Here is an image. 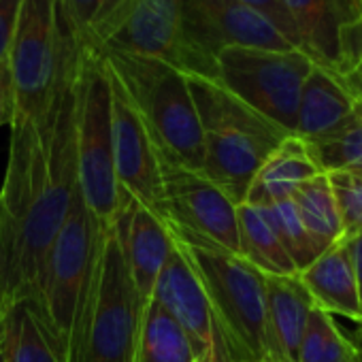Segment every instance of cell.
Wrapping results in <instances>:
<instances>
[{"instance_id":"6da1fadb","label":"cell","mask_w":362,"mask_h":362,"mask_svg":"<svg viewBox=\"0 0 362 362\" xmlns=\"http://www.w3.org/2000/svg\"><path fill=\"white\" fill-rule=\"evenodd\" d=\"M79 66V60H77ZM77 69L45 124L16 115L0 188V332L7 315L30 303L43 258L69 218L77 188Z\"/></svg>"},{"instance_id":"7a4b0ae2","label":"cell","mask_w":362,"mask_h":362,"mask_svg":"<svg viewBox=\"0 0 362 362\" xmlns=\"http://www.w3.org/2000/svg\"><path fill=\"white\" fill-rule=\"evenodd\" d=\"M109 226L92 220L75 188L71 211L49 245L37 290L26 303L37 315L60 362H77V351L96 288V264Z\"/></svg>"},{"instance_id":"3957f363","label":"cell","mask_w":362,"mask_h":362,"mask_svg":"<svg viewBox=\"0 0 362 362\" xmlns=\"http://www.w3.org/2000/svg\"><path fill=\"white\" fill-rule=\"evenodd\" d=\"M188 86L203 132V175L239 207L258 168L290 132L247 107L220 81L188 77Z\"/></svg>"},{"instance_id":"277c9868","label":"cell","mask_w":362,"mask_h":362,"mask_svg":"<svg viewBox=\"0 0 362 362\" xmlns=\"http://www.w3.org/2000/svg\"><path fill=\"white\" fill-rule=\"evenodd\" d=\"M175 247L192 267L230 345L233 362H275L264 273L216 243L166 226Z\"/></svg>"},{"instance_id":"5b68a950","label":"cell","mask_w":362,"mask_h":362,"mask_svg":"<svg viewBox=\"0 0 362 362\" xmlns=\"http://www.w3.org/2000/svg\"><path fill=\"white\" fill-rule=\"evenodd\" d=\"M98 54L141 115L160 158L203 173V132L188 77L156 58Z\"/></svg>"},{"instance_id":"8992f818","label":"cell","mask_w":362,"mask_h":362,"mask_svg":"<svg viewBox=\"0 0 362 362\" xmlns=\"http://www.w3.org/2000/svg\"><path fill=\"white\" fill-rule=\"evenodd\" d=\"M81 49L64 26L58 0H24L9 54L18 113L45 124L77 69Z\"/></svg>"},{"instance_id":"52a82bcc","label":"cell","mask_w":362,"mask_h":362,"mask_svg":"<svg viewBox=\"0 0 362 362\" xmlns=\"http://www.w3.org/2000/svg\"><path fill=\"white\" fill-rule=\"evenodd\" d=\"M75 92L77 190L92 220L100 226H111L119 211V184L111 141V81L96 49H81Z\"/></svg>"},{"instance_id":"ba28073f","label":"cell","mask_w":362,"mask_h":362,"mask_svg":"<svg viewBox=\"0 0 362 362\" xmlns=\"http://www.w3.org/2000/svg\"><path fill=\"white\" fill-rule=\"evenodd\" d=\"M141 317L113 222L98 254L96 288L81 334L77 362H132Z\"/></svg>"},{"instance_id":"9c48e42d","label":"cell","mask_w":362,"mask_h":362,"mask_svg":"<svg viewBox=\"0 0 362 362\" xmlns=\"http://www.w3.org/2000/svg\"><path fill=\"white\" fill-rule=\"evenodd\" d=\"M216 60L218 81L228 92L294 134L300 88L315 66L303 52L226 47Z\"/></svg>"},{"instance_id":"30bf717a","label":"cell","mask_w":362,"mask_h":362,"mask_svg":"<svg viewBox=\"0 0 362 362\" xmlns=\"http://www.w3.org/2000/svg\"><path fill=\"white\" fill-rule=\"evenodd\" d=\"M105 49L156 58L186 77L218 81V69L207 64L184 35V0H132L98 52Z\"/></svg>"},{"instance_id":"8fae6325","label":"cell","mask_w":362,"mask_h":362,"mask_svg":"<svg viewBox=\"0 0 362 362\" xmlns=\"http://www.w3.org/2000/svg\"><path fill=\"white\" fill-rule=\"evenodd\" d=\"M164 226H175L241 256L237 205L211 181L192 168L160 158Z\"/></svg>"},{"instance_id":"7c38bea8","label":"cell","mask_w":362,"mask_h":362,"mask_svg":"<svg viewBox=\"0 0 362 362\" xmlns=\"http://www.w3.org/2000/svg\"><path fill=\"white\" fill-rule=\"evenodd\" d=\"M184 35L214 69L226 47L296 49L264 13L241 0H184Z\"/></svg>"},{"instance_id":"4fadbf2b","label":"cell","mask_w":362,"mask_h":362,"mask_svg":"<svg viewBox=\"0 0 362 362\" xmlns=\"http://www.w3.org/2000/svg\"><path fill=\"white\" fill-rule=\"evenodd\" d=\"M109 81H111V141H113L115 179L126 194H130L141 207L151 211L162 222L164 194H162L160 153L141 115L136 113L124 88L111 73H109Z\"/></svg>"},{"instance_id":"5bb4252c","label":"cell","mask_w":362,"mask_h":362,"mask_svg":"<svg viewBox=\"0 0 362 362\" xmlns=\"http://www.w3.org/2000/svg\"><path fill=\"white\" fill-rule=\"evenodd\" d=\"M151 298L184 330L197 362H233L226 332L192 267L177 247L168 256Z\"/></svg>"},{"instance_id":"9a60e30c","label":"cell","mask_w":362,"mask_h":362,"mask_svg":"<svg viewBox=\"0 0 362 362\" xmlns=\"http://www.w3.org/2000/svg\"><path fill=\"white\" fill-rule=\"evenodd\" d=\"M115 230L124 250L128 275L136 294L141 315L145 313L158 277L175 250L166 226L130 194L119 188V211L115 216ZM143 320V317H141Z\"/></svg>"},{"instance_id":"2e32d148","label":"cell","mask_w":362,"mask_h":362,"mask_svg":"<svg viewBox=\"0 0 362 362\" xmlns=\"http://www.w3.org/2000/svg\"><path fill=\"white\" fill-rule=\"evenodd\" d=\"M298 279L317 307L330 315H341L349 322H362L358 284L345 237L322 252L305 271H300Z\"/></svg>"},{"instance_id":"e0dca14e","label":"cell","mask_w":362,"mask_h":362,"mask_svg":"<svg viewBox=\"0 0 362 362\" xmlns=\"http://www.w3.org/2000/svg\"><path fill=\"white\" fill-rule=\"evenodd\" d=\"M264 290L275 362H296L313 298L298 275H264Z\"/></svg>"},{"instance_id":"ac0fdd59","label":"cell","mask_w":362,"mask_h":362,"mask_svg":"<svg viewBox=\"0 0 362 362\" xmlns=\"http://www.w3.org/2000/svg\"><path fill=\"white\" fill-rule=\"evenodd\" d=\"M320 173L322 170L311 158L307 143L300 136L290 134L258 168L247 190L245 203L267 207L292 199L305 181H309Z\"/></svg>"},{"instance_id":"d6986e66","label":"cell","mask_w":362,"mask_h":362,"mask_svg":"<svg viewBox=\"0 0 362 362\" xmlns=\"http://www.w3.org/2000/svg\"><path fill=\"white\" fill-rule=\"evenodd\" d=\"M354 107L356 98L345 83L332 73L313 66L300 88L294 134L303 141H313L349 117Z\"/></svg>"},{"instance_id":"ffe728a7","label":"cell","mask_w":362,"mask_h":362,"mask_svg":"<svg viewBox=\"0 0 362 362\" xmlns=\"http://www.w3.org/2000/svg\"><path fill=\"white\" fill-rule=\"evenodd\" d=\"M241 258L264 275H298L294 262L284 250L264 207L243 203L237 207Z\"/></svg>"},{"instance_id":"44dd1931","label":"cell","mask_w":362,"mask_h":362,"mask_svg":"<svg viewBox=\"0 0 362 362\" xmlns=\"http://www.w3.org/2000/svg\"><path fill=\"white\" fill-rule=\"evenodd\" d=\"M64 26L79 49H100L132 0H58Z\"/></svg>"},{"instance_id":"7402d4cb","label":"cell","mask_w":362,"mask_h":362,"mask_svg":"<svg viewBox=\"0 0 362 362\" xmlns=\"http://www.w3.org/2000/svg\"><path fill=\"white\" fill-rule=\"evenodd\" d=\"M132 362H197L184 330L156 298L143 313Z\"/></svg>"},{"instance_id":"603a6c76","label":"cell","mask_w":362,"mask_h":362,"mask_svg":"<svg viewBox=\"0 0 362 362\" xmlns=\"http://www.w3.org/2000/svg\"><path fill=\"white\" fill-rule=\"evenodd\" d=\"M292 201L296 205V211L307 233L311 235L320 252H326L330 245H334L339 239L345 237L339 205L326 173H320L309 181H305L294 192Z\"/></svg>"},{"instance_id":"cb8c5ba5","label":"cell","mask_w":362,"mask_h":362,"mask_svg":"<svg viewBox=\"0 0 362 362\" xmlns=\"http://www.w3.org/2000/svg\"><path fill=\"white\" fill-rule=\"evenodd\" d=\"M305 143L322 173H362V98L337 128Z\"/></svg>"},{"instance_id":"d4e9b609","label":"cell","mask_w":362,"mask_h":362,"mask_svg":"<svg viewBox=\"0 0 362 362\" xmlns=\"http://www.w3.org/2000/svg\"><path fill=\"white\" fill-rule=\"evenodd\" d=\"M296 362H358L334 315L313 303Z\"/></svg>"},{"instance_id":"484cf974","label":"cell","mask_w":362,"mask_h":362,"mask_svg":"<svg viewBox=\"0 0 362 362\" xmlns=\"http://www.w3.org/2000/svg\"><path fill=\"white\" fill-rule=\"evenodd\" d=\"M264 209L271 218V224H273L284 250L288 252L290 260L294 262L296 271L298 273L305 271L311 262L317 260V256L322 252L315 245V241L311 239V235L307 233V228H305V224L296 211L294 201L286 199V201L267 205Z\"/></svg>"},{"instance_id":"4316f807","label":"cell","mask_w":362,"mask_h":362,"mask_svg":"<svg viewBox=\"0 0 362 362\" xmlns=\"http://www.w3.org/2000/svg\"><path fill=\"white\" fill-rule=\"evenodd\" d=\"M7 320L11 326V362H60L26 303L18 305Z\"/></svg>"},{"instance_id":"83f0119b","label":"cell","mask_w":362,"mask_h":362,"mask_svg":"<svg viewBox=\"0 0 362 362\" xmlns=\"http://www.w3.org/2000/svg\"><path fill=\"white\" fill-rule=\"evenodd\" d=\"M328 181L339 205L345 237L362 233V173L337 170L328 173Z\"/></svg>"},{"instance_id":"f1b7e54d","label":"cell","mask_w":362,"mask_h":362,"mask_svg":"<svg viewBox=\"0 0 362 362\" xmlns=\"http://www.w3.org/2000/svg\"><path fill=\"white\" fill-rule=\"evenodd\" d=\"M24 0H0V62L9 60Z\"/></svg>"},{"instance_id":"f546056e","label":"cell","mask_w":362,"mask_h":362,"mask_svg":"<svg viewBox=\"0 0 362 362\" xmlns=\"http://www.w3.org/2000/svg\"><path fill=\"white\" fill-rule=\"evenodd\" d=\"M241 3H245V5L258 9L260 13H264V16L279 28V33L298 49V39H296L294 26H292V22H290L286 9H284V5H281V0H241ZM298 52H300V49H298Z\"/></svg>"},{"instance_id":"4dcf8cb0","label":"cell","mask_w":362,"mask_h":362,"mask_svg":"<svg viewBox=\"0 0 362 362\" xmlns=\"http://www.w3.org/2000/svg\"><path fill=\"white\" fill-rule=\"evenodd\" d=\"M18 113V98L9 60L0 62V126H11Z\"/></svg>"},{"instance_id":"1f68e13d","label":"cell","mask_w":362,"mask_h":362,"mask_svg":"<svg viewBox=\"0 0 362 362\" xmlns=\"http://www.w3.org/2000/svg\"><path fill=\"white\" fill-rule=\"evenodd\" d=\"M345 243H347V252L351 258V267H354V275H356V284H358L360 309H362V233L345 237Z\"/></svg>"},{"instance_id":"d6a6232c","label":"cell","mask_w":362,"mask_h":362,"mask_svg":"<svg viewBox=\"0 0 362 362\" xmlns=\"http://www.w3.org/2000/svg\"><path fill=\"white\" fill-rule=\"evenodd\" d=\"M0 362H11V326H9V320L3 322V332H0Z\"/></svg>"},{"instance_id":"836d02e7","label":"cell","mask_w":362,"mask_h":362,"mask_svg":"<svg viewBox=\"0 0 362 362\" xmlns=\"http://www.w3.org/2000/svg\"><path fill=\"white\" fill-rule=\"evenodd\" d=\"M354 328L351 332H343L349 341V345L354 347L356 356H358V362H362V322H351Z\"/></svg>"},{"instance_id":"e575fe53","label":"cell","mask_w":362,"mask_h":362,"mask_svg":"<svg viewBox=\"0 0 362 362\" xmlns=\"http://www.w3.org/2000/svg\"><path fill=\"white\" fill-rule=\"evenodd\" d=\"M351 3H354V5H356V7H358L360 11H362V0H351Z\"/></svg>"}]
</instances>
